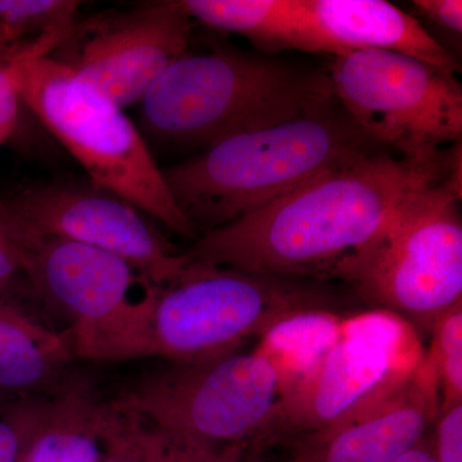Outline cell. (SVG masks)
Instances as JSON below:
<instances>
[{
    "mask_svg": "<svg viewBox=\"0 0 462 462\" xmlns=\"http://www.w3.org/2000/svg\"><path fill=\"white\" fill-rule=\"evenodd\" d=\"M460 166L461 143L425 162L378 149L199 234L187 254L242 272L328 281L378 238L407 200Z\"/></svg>",
    "mask_w": 462,
    "mask_h": 462,
    "instance_id": "obj_1",
    "label": "cell"
},
{
    "mask_svg": "<svg viewBox=\"0 0 462 462\" xmlns=\"http://www.w3.org/2000/svg\"><path fill=\"white\" fill-rule=\"evenodd\" d=\"M337 102L329 74L236 50L191 53L167 67L139 105L149 147L200 149L294 120Z\"/></svg>",
    "mask_w": 462,
    "mask_h": 462,
    "instance_id": "obj_2",
    "label": "cell"
},
{
    "mask_svg": "<svg viewBox=\"0 0 462 462\" xmlns=\"http://www.w3.org/2000/svg\"><path fill=\"white\" fill-rule=\"evenodd\" d=\"M382 148L337 100L287 123L225 138L162 172L173 202L199 236Z\"/></svg>",
    "mask_w": 462,
    "mask_h": 462,
    "instance_id": "obj_3",
    "label": "cell"
},
{
    "mask_svg": "<svg viewBox=\"0 0 462 462\" xmlns=\"http://www.w3.org/2000/svg\"><path fill=\"white\" fill-rule=\"evenodd\" d=\"M316 282L189 257L175 281L152 287L136 358L193 363L236 351L245 339L272 333L285 322L330 314L337 300Z\"/></svg>",
    "mask_w": 462,
    "mask_h": 462,
    "instance_id": "obj_4",
    "label": "cell"
},
{
    "mask_svg": "<svg viewBox=\"0 0 462 462\" xmlns=\"http://www.w3.org/2000/svg\"><path fill=\"white\" fill-rule=\"evenodd\" d=\"M23 107L83 166L91 184L117 194L173 233L197 239L153 151L124 108L69 67L21 51L9 66Z\"/></svg>",
    "mask_w": 462,
    "mask_h": 462,
    "instance_id": "obj_5",
    "label": "cell"
},
{
    "mask_svg": "<svg viewBox=\"0 0 462 462\" xmlns=\"http://www.w3.org/2000/svg\"><path fill=\"white\" fill-rule=\"evenodd\" d=\"M172 364L127 388L116 406L188 445L272 439L282 392L297 369L284 352L272 345Z\"/></svg>",
    "mask_w": 462,
    "mask_h": 462,
    "instance_id": "obj_6",
    "label": "cell"
},
{
    "mask_svg": "<svg viewBox=\"0 0 462 462\" xmlns=\"http://www.w3.org/2000/svg\"><path fill=\"white\" fill-rule=\"evenodd\" d=\"M461 184L460 166L416 193L333 279L364 302L431 330L462 305Z\"/></svg>",
    "mask_w": 462,
    "mask_h": 462,
    "instance_id": "obj_7",
    "label": "cell"
},
{
    "mask_svg": "<svg viewBox=\"0 0 462 462\" xmlns=\"http://www.w3.org/2000/svg\"><path fill=\"white\" fill-rule=\"evenodd\" d=\"M328 74L340 107L380 147L425 162L461 143L462 87L454 72L370 50L334 57Z\"/></svg>",
    "mask_w": 462,
    "mask_h": 462,
    "instance_id": "obj_8",
    "label": "cell"
},
{
    "mask_svg": "<svg viewBox=\"0 0 462 462\" xmlns=\"http://www.w3.org/2000/svg\"><path fill=\"white\" fill-rule=\"evenodd\" d=\"M18 221L23 229L21 273L44 302L72 321L69 339L75 357L135 358L153 284L134 302V285L147 281L129 263L83 243L38 233Z\"/></svg>",
    "mask_w": 462,
    "mask_h": 462,
    "instance_id": "obj_9",
    "label": "cell"
},
{
    "mask_svg": "<svg viewBox=\"0 0 462 462\" xmlns=\"http://www.w3.org/2000/svg\"><path fill=\"white\" fill-rule=\"evenodd\" d=\"M193 25L181 0L145 3L76 23L48 56L125 109L189 50Z\"/></svg>",
    "mask_w": 462,
    "mask_h": 462,
    "instance_id": "obj_10",
    "label": "cell"
},
{
    "mask_svg": "<svg viewBox=\"0 0 462 462\" xmlns=\"http://www.w3.org/2000/svg\"><path fill=\"white\" fill-rule=\"evenodd\" d=\"M5 199L30 229L114 254L151 284H169L189 263L141 209L91 182H41Z\"/></svg>",
    "mask_w": 462,
    "mask_h": 462,
    "instance_id": "obj_11",
    "label": "cell"
},
{
    "mask_svg": "<svg viewBox=\"0 0 462 462\" xmlns=\"http://www.w3.org/2000/svg\"><path fill=\"white\" fill-rule=\"evenodd\" d=\"M249 42L267 54L396 51L456 75L461 71L457 56L431 38L412 14L384 0H273Z\"/></svg>",
    "mask_w": 462,
    "mask_h": 462,
    "instance_id": "obj_12",
    "label": "cell"
},
{
    "mask_svg": "<svg viewBox=\"0 0 462 462\" xmlns=\"http://www.w3.org/2000/svg\"><path fill=\"white\" fill-rule=\"evenodd\" d=\"M398 339L393 325L361 322L294 370L272 439L324 433L391 387L411 369L397 356Z\"/></svg>",
    "mask_w": 462,
    "mask_h": 462,
    "instance_id": "obj_13",
    "label": "cell"
},
{
    "mask_svg": "<svg viewBox=\"0 0 462 462\" xmlns=\"http://www.w3.org/2000/svg\"><path fill=\"white\" fill-rule=\"evenodd\" d=\"M440 410L430 355L336 427L303 438L288 462H394L425 438Z\"/></svg>",
    "mask_w": 462,
    "mask_h": 462,
    "instance_id": "obj_14",
    "label": "cell"
},
{
    "mask_svg": "<svg viewBox=\"0 0 462 462\" xmlns=\"http://www.w3.org/2000/svg\"><path fill=\"white\" fill-rule=\"evenodd\" d=\"M130 416L105 400L91 380L69 373L50 394L20 462H106Z\"/></svg>",
    "mask_w": 462,
    "mask_h": 462,
    "instance_id": "obj_15",
    "label": "cell"
},
{
    "mask_svg": "<svg viewBox=\"0 0 462 462\" xmlns=\"http://www.w3.org/2000/svg\"><path fill=\"white\" fill-rule=\"evenodd\" d=\"M75 358L69 336L44 327L16 300L0 296V400L51 394Z\"/></svg>",
    "mask_w": 462,
    "mask_h": 462,
    "instance_id": "obj_16",
    "label": "cell"
},
{
    "mask_svg": "<svg viewBox=\"0 0 462 462\" xmlns=\"http://www.w3.org/2000/svg\"><path fill=\"white\" fill-rule=\"evenodd\" d=\"M80 2L74 0H0V39L23 48V39L58 42L78 23Z\"/></svg>",
    "mask_w": 462,
    "mask_h": 462,
    "instance_id": "obj_17",
    "label": "cell"
},
{
    "mask_svg": "<svg viewBox=\"0 0 462 462\" xmlns=\"http://www.w3.org/2000/svg\"><path fill=\"white\" fill-rule=\"evenodd\" d=\"M430 331L428 354L436 366L442 409L462 402V305L443 315Z\"/></svg>",
    "mask_w": 462,
    "mask_h": 462,
    "instance_id": "obj_18",
    "label": "cell"
},
{
    "mask_svg": "<svg viewBox=\"0 0 462 462\" xmlns=\"http://www.w3.org/2000/svg\"><path fill=\"white\" fill-rule=\"evenodd\" d=\"M50 394L0 400V462H20L41 424Z\"/></svg>",
    "mask_w": 462,
    "mask_h": 462,
    "instance_id": "obj_19",
    "label": "cell"
},
{
    "mask_svg": "<svg viewBox=\"0 0 462 462\" xmlns=\"http://www.w3.org/2000/svg\"><path fill=\"white\" fill-rule=\"evenodd\" d=\"M412 16L422 27L430 25L438 35L448 39L447 48L455 45L461 50L462 2L461 0H413ZM456 56V54H455Z\"/></svg>",
    "mask_w": 462,
    "mask_h": 462,
    "instance_id": "obj_20",
    "label": "cell"
},
{
    "mask_svg": "<svg viewBox=\"0 0 462 462\" xmlns=\"http://www.w3.org/2000/svg\"><path fill=\"white\" fill-rule=\"evenodd\" d=\"M21 225L7 200L0 197V296L21 273Z\"/></svg>",
    "mask_w": 462,
    "mask_h": 462,
    "instance_id": "obj_21",
    "label": "cell"
},
{
    "mask_svg": "<svg viewBox=\"0 0 462 462\" xmlns=\"http://www.w3.org/2000/svg\"><path fill=\"white\" fill-rule=\"evenodd\" d=\"M434 424L437 462H462V402L442 407Z\"/></svg>",
    "mask_w": 462,
    "mask_h": 462,
    "instance_id": "obj_22",
    "label": "cell"
},
{
    "mask_svg": "<svg viewBox=\"0 0 462 462\" xmlns=\"http://www.w3.org/2000/svg\"><path fill=\"white\" fill-rule=\"evenodd\" d=\"M143 427L141 462H187L185 443L154 428Z\"/></svg>",
    "mask_w": 462,
    "mask_h": 462,
    "instance_id": "obj_23",
    "label": "cell"
},
{
    "mask_svg": "<svg viewBox=\"0 0 462 462\" xmlns=\"http://www.w3.org/2000/svg\"><path fill=\"white\" fill-rule=\"evenodd\" d=\"M185 445L188 446L187 462H260V446L254 442L220 447Z\"/></svg>",
    "mask_w": 462,
    "mask_h": 462,
    "instance_id": "obj_24",
    "label": "cell"
},
{
    "mask_svg": "<svg viewBox=\"0 0 462 462\" xmlns=\"http://www.w3.org/2000/svg\"><path fill=\"white\" fill-rule=\"evenodd\" d=\"M127 413V412H126ZM126 428L116 438L106 462H141L143 424L130 415Z\"/></svg>",
    "mask_w": 462,
    "mask_h": 462,
    "instance_id": "obj_25",
    "label": "cell"
},
{
    "mask_svg": "<svg viewBox=\"0 0 462 462\" xmlns=\"http://www.w3.org/2000/svg\"><path fill=\"white\" fill-rule=\"evenodd\" d=\"M394 462H437L433 440L424 438L420 443H418Z\"/></svg>",
    "mask_w": 462,
    "mask_h": 462,
    "instance_id": "obj_26",
    "label": "cell"
},
{
    "mask_svg": "<svg viewBox=\"0 0 462 462\" xmlns=\"http://www.w3.org/2000/svg\"><path fill=\"white\" fill-rule=\"evenodd\" d=\"M3 143H5V138H3L2 134H0V145H2V144H3Z\"/></svg>",
    "mask_w": 462,
    "mask_h": 462,
    "instance_id": "obj_27",
    "label": "cell"
}]
</instances>
